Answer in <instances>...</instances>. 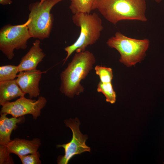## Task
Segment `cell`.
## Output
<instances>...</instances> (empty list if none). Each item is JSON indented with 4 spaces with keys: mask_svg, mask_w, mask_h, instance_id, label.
<instances>
[{
    "mask_svg": "<svg viewBox=\"0 0 164 164\" xmlns=\"http://www.w3.org/2000/svg\"><path fill=\"white\" fill-rule=\"evenodd\" d=\"M19 72L18 66L7 65L0 67V82L13 80Z\"/></svg>",
    "mask_w": 164,
    "mask_h": 164,
    "instance_id": "obj_15",
    "label": "cell"
},
{
    "mask_svg": "<svg viewBox=\"0 0 164 164\" xmlns=\"http://www.w3.org/2000/svg\"><path fill=\"white\" fill-rule=\"evenodd\" d=\"M42 72L36 69L19 72L15 79L16 82L25 94H28L29 98L36 97L40 93L39 84Z\"/></svg>",
    "mask_w": 164,
    "mask_h": 164,
    "instance_id": "obj_9",
    "label": "cell"
},
{
    "mask_svg": "<svg viewBox=\"0 0 164 164\" xmlns=\"http://www.w3.org/2000/svg\"><path fill=\"white\" fill-rule=\"evenodd\" d=\"M95 70L96 73L99 76L101 82H111L113 75L111 68L97 65L95 67Z\"/></svg>",
    "mask_w": 164,
    "mask_h": 164,
    "instance_id": "obj_17",
    "label": "cell"
},
{
    "mask_svg": "<svg viewBox=\"0 0 164 164\" xmlns=\"http://www.w3.org/2000/svg\"><path fill=\"white\" fill-rule=\"evenodd\" d=\"M45 0H41L40 1V3H42Z\"/></svg>",
    "mask_w": 164,
    "mask_h": 164,
    "instance_id": "obj_21",
    "label": "cell"
},
{
    "mask_svg": "<svg viewBox=\"0 0 164 164\" xmlns=\"http://www.w3.org/2000/svg\"><path fill=\"white\" fill-rule=\"evenodd\" d=\"M95 62V57L90 51L76 53L67 67L60 74L61 92L70 98L83 92L84 88L80 82L92 69Z\"/></svg>",
    "mask_w": 164,
    "mask_h": 164,
    "instance_id": "obj_2",
    "label": "cell"
},
{
    "mask_svg": "<svg viewBox=\"0 0 164 164\" xmlns=\"http://www.w3.org/2000/svg\"><path fill=\"white\" fill-rule=\"evenodd\" d=\"M97 90L105 95L107 102L111 104L115 102L116 94L111 82L103 83L100 81L97 85Z\"/></svg>",
    "mask_w": 164,
    "mask_h": 164,
    "instance_id": "obj_16",
    "label": "cell"
},
{
    "mask_svg": "<svg viewBox=\"0 0 164 164\" xmlns=\"http://www.w3.org/2000/svg\"><path fill=\"white\" fill-rule=\"evenodd\" d=\"M66 125L69 127L73 133L72 138L70 142L65 144L58 145V148L62 147L64 149L63 156H60L57 159L58 164H67L70 160L74 155L86 151L90 152V148L85 144L88 137L86 135H83L80 131L79 120L70 118L64 121Z\"/></svg>",
    "mask_w": 164,
    "mask_h": 164,
    "instance_id": "obj_7",
    "label": "cell"
},
{
    "mask_svg": "<svg viewBox=\"0 0 164 164\" xmlns=\"http://www.w3.org/2000/svg\"><path fill=\"white\" fill-rule=\"evenodd\" d=\"M7 114H1L0 118V146L5 147L11 141L10 136L17 124L21 122L23 117L8 118Z\"/></svg>",
    "mask_w": 164,
    "mask_h": 164,
    "instance_id": "obj_12",
    "label": "cell"
},
{
    "mask_svg": "<svg viewBox=\"0 0 164 164\" xmlns=\"http://www.w3.org/2000/svg\"><path fill=\"white\" fill-rule=\"evenodd\" d=\"M69 8L73 14L90 13L93 10L94 0H71Z\"/></svg>",
    "mask_w": 164,
    "mask_h": 164,
    "instance_id": "obj_14",
    "label": "cell"
},
{
    "mask_svg": "<svg viewBox=\"0 0 164 164\" xmlns=\"http://www.w3.org/2000/svg\"><path fill=\"white\" fill-rule=\"evenodd\" d=\"M95 9L114 25L122 20H147L145 0H94L93 10Z\"/></svg>",
    "mask_w": 164,
    "mask_h": 164,
    "instance_id": "obj_1",
    "label": "cell"
},
{
    "mask_svg": "<svg viewBox=\"0 0 164 164\" xmlns=\"http://www.w3.org/2000/svg\"><path fill=\"white\" fill-rule=\"evenodd\" d=\"M22 164H41V162L39 159L40 154L39 152L19 156Z\"/></svg>",
    "mask_w": 164,
    "mask_h": 164,
    "instance_id": "obj_18",
    "label": "cell"
},
{
    "mask_svg": "<svg viewBox=\"0 0 164 164\" xmlns=\"http://www.w3.org/2000/svg\"><path fill=\"white\" fill-rule=\"evenodd\" d=\"M157 3H159L162 0H154Z\"/></svg>",
    "mask_w": 164,
    "mask_h": 164,
    "instance_id": "obj_20",
    "label": "cell"
},
{
    "mask_svg": "<svg viewBox=\"0 0 164 164\" xmlns=\"http://www.w3.org/2000/svg\"><path fill=\"white\" fill-rule=\"evenodd\" d=\"M12 3L11 0H0V4L3 5L10 4Z\"/></svg>",
    "mask_w": 164,
    "mask_h": 164,
    "instance_id": "obj_19",
    "label": "cell"
},
{
    "mask_svg": "<svg viewBox=\"0 0 164 164\" xmlns=\"http://www.w3.org/2000/svg\"><path fill=\"white\" fill-rule=\"evenodd\" d=\"M15 79L0 82V105L25 95Z\"/></svg>",
    "mask_w": 164,
    "mask_h": 164,
    "instance_id": "obj_13",
    "label": "cell"
},
{
    "mask_svg": "<svg viewBox=\"0 0 164 164\" xmlns=\"http://www.w3.org/2000/svg\"><path fill=\"white\" fill-rule=\"evenodd\" d=\"M47 102L46 98L43 96L39 97L38 99L35 100L27 98L23 96L14 101H8L2 104L0 113L16 118L31 114L34 119H36L40 115L41 111Z\"/></svg>",
    "mask_w": 164,
    "mask_h": 164,
    "instance_id": "obj_8",
    "label": "cell"
},
{
    "mask_svg": "<svg viewBox=\"0 0 164 164\" xmlns=\"http://www.w3.org/2000/svg\"><path fill=\"white\" fill-rule=\"evenodd\" d=\"M41 144L40 139L37 138L32 140L16 138L11 140L6 147L9 154L19 156L36 152Z\"/></svg>",
    "mask_w": 164,
    "mask_h": 164,
    "instance_id": "obj_11",
    "label": "cell"
},
{
    "mask_svg": "<svg viewBox=\"0 0 164 164\" xmlns=\"http://www.w3.org/2000/svg\"><path fill=\"white\" fill-rule=\"evenodd\" d=\"M110 47L119 53L120 62L128 67L142 60L146 55L149 41L147 39H136L128 37L119 32L109 38L106 42Z\"/></svg>",
    "mask_w": 164,
    "mask_h": 164,
    "instance_id": "obj_4",
    "label": "cell"
},
{
    "mask_svg": "<svg viewBox=\"0 0 164 164\" xmlns=\"http://www.w3.org/2000/svg\"><path fill=\"white\" fill-rule=\"evenodd\" d=\"M28 19L21 25L3 26L0 30V50L9 60L12 59L15 49L24 50L27 47L28 40L32 37L27 25Z\"/></svg>",
    "mask_w": 164,
    "mask_h": 164,
    "instance_id": "obj_6",
    "label": "cell"
},
{
    "mask_svg": "<svg viewBox=\"0 0 164 164\" xmlns=\"http://www.w3.org/2000/svg\"><path fill=\"white\" fill-rule=\"evenodd\" d=\"M72 19L80 28V33L74 43L64 48L67 55L63 64L74 51L77 53L84 51L88 46L95 43L99 38L103 28L101 19L95 12L73 14Z\"/></svg>",
    "mask_w": 164,
    "mask_h": 164,
    "instance_id": "obj_3",
    "label": "cell"
},
{
    "mask_svg": "<svg viewBox=\"0 0 164 164\" xmlns=\"http://www.w3.org/2000/svg\"><path fill=\"white\" fill-rule=\"evenodd\" d=\"M40 41L36 39L28 52L21 58L17 65L19 72L36 69L45 54L40 46Z\"/></svg>",
    "mask_w": 164,
    "mask_h": 164,
    "instance_id": "obj_10",
    "label": "cell"
},
{
    "mask_svg": "<svg viewBox=\"0 0 164 164\" xmlns=\"http://www.w3.org/2000/svg\"><path fill=\"white\" fill-rule=\"evenodd\" d=\"M63 0H45L42 3L36 2L30 4L27 26L32 37L41 40L49 37L53 22L50 11L55 5Z\"/></svg>",
    "mask_w": 164,
    "mask_h": 164,
    "instance_id": "obj_5",
    "label": "cell"
}]
</instances>
